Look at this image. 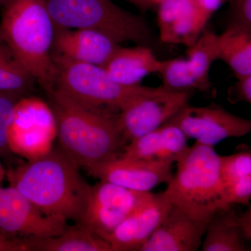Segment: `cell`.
<instances>
[{
  "mask_svg": "<svg viewBox=\"0 0 251 251\" xmlns=\"http://www.w3.org/2000/svg\"><path fill=\"white\" fill-rule=\"evenodd\" d=\"M220 173L224 185L251 176L250 149L229 156H220Z\"/></svg>",
  "mask_w": 251,
  "mask_h": 251,
  "instance_id": "obj_24",
  "label": "cell"
},
{
  "mask_svg": "<svg viewBox=\"0 0 251 251\" xmlns=\"http://www.w3.org/2000/svg\"><path fill=\"white\" fill-rule=\"evenodd\" d=\"M173 163L120 156L84 168L100 181H108L140 192H150L158 185L168 184L173 176Z\"/></svg>",
  "mask_w": 251,
  "mask_h": 251,
  "instance_id": "obj_13",
  "label": "cell"
},
{
  "mask_svg": "<svg viewBox=\"0 0 251 251\" xmlns=\"http://www.w3.org/2000/svg\"><path fill=\"white\" fill-rule=\"evenodd\" d=\"M54 88L81 103L120 113L127 102L146 86H126L110 78L103 68L72 61H54Z\"/></svg>",
  "mask_w": 251,
  "mask_h": 251,
  "instance_id": "obj_6",
  "label": "cell"
},
{
  "mask_svg": "<svg viewBox=\"0 0 251 251\" xmlns=\"http://www.w3.org/2000/svg\"><path fill=\"white\" fill-rule=\"evenodd\" d=\"M210 219H192L179 208L173 205L140 251L199 250Z\"/></svg>",
  "mask_w": 251,
  "mask_h": 251,
  "instance_id": "obj_17",
  "label": "cell"
},
{
  "mask_svg": "<svg viewBox=\"0 0 251 251\" xmlns=\"http://www.w3.org/2000/svg\"><path fill=\"white\" fill-rule=\"evenodd\" d=\"M230 24H237L251 29V0H229Z\"/></svg>",
  "mask_w": 251,
  "mask_h": 251,
  "instance_id": "obj_27",
  "label": "cell"
},
{
  "mask_svg": "<svg viewBox=\"0 0 251 251\" xmlns=\"http://www.w3.org/2000/svg\"><path fill=\"white\" fill-rule=\"evenodd\" d=\"M151 193L100 181L91 187L87 207L80 223L105 240L150 198Z\"/></svg>",
  "mask_w": 251,
  "mask_h": 251,
  "instance_id": "obj_11",
  "label": "cell"
},
{
  "mask_svg": "<svg viewBox=\"0 0 251 251\" xmlns=\"http://www.w3.org/2000/svg\"><path fill=\"white\" fill-rule=\"evenodd\" d=\"M188 148L187 138L181 129L165 122L156 129L125 145L120 156L174 163Z\"/></svg>",
  "mask_w": 251,
  "mask_h": 251,
  "instance_id": "obj_19",
  "label": "cell"
},
{
  "mask_svg": "<svg viewBox=\"0 0 251 251\" xmlns=\"http://www.w3.org/2000/svg\"><path fill=\"white\" fill-rule=\"evenodd\" d=\"M5 177H6V169H5L2 163L0 161V186H1L2 181H4Z\"/></svg>",
  "mask_w": 251,
  "mask_h": 251,
  "instance_id": "obj_33",
  "label": "cell"
},
{
  "mask_svg": "<svg viewBox=\"0 0 251 251\" xmlns=\"http://www.w3.org/2000/svg\"><path fill=\"white\" fill-rule=\"evenodd\" d=\"M226 205H249L251 198V176L224 184Z\"/></svg>",
  "mask_w": 251,
  "mask_h": 251,
  "instance_id": "obj_25",
  "label": "cell"
},
{
  "mask_svg": "<svg viewBox=\"0 0 251 251\" xmlns=\"http://www.w3.org/2000/svg\"><path fill=\"white\" fill-rule=\"evenodd\" d=\"M67 226V220L42 214L16 188L0 186V234L5 237L31 242L59 235Z\"/></svg>",
  "mask_w": 251,
  "mask_h": 251,
  "instance_id": "obj_9",
  "label": "cell"
},
{
  "mask_svg": "<svg viewBox=\"0 0 251 251\" xmlns=\"http://www.w3.org/2000/svg\"><path fill=\"white\" fill-rule=\"evenodd\" d=\"M202 243V251H248L251 239V204L242 215L231 204L211 218Z\"/></svg>",
  "mask_w": 251,
  "mask_h": 251,
  "instance_id": "obj_18",
  "label": "cell"
},
{
  "mask_svg": "<svg viewBox=\"0 0 251 251\" xmlns=\"http://www.w3.org/2000/svg\"><path fill=\"white\" fill-rule=\"evenodd\" d=\"M192 94L193 92H171L163 86L146 87L130 99L119 113L124 145L161 126L187 105Z\"/></svg>",
  "mask_w": 251,
  "mask_h": 251,
  "instance_id": "obj_7",
  "label": "cell"
},
{
  "mask_svg": "<svg viewBox=\"0 0 251 251\" xmlns=\"http://www.w3.org/2000/svg\"><path fill=\"white\" fill-rule=\"evenodd\" d=\"M4 40H3L2 36H1V34H0V43L3 42Z\"/></svg>",
  "mask_w": 251,
  "mask_h": 251,
  "instance_id": "obj_36",
  "label": "cell"
},
{
  "mask_svg": "<svg viewBox=\"0 0 251 251\" xmlns=\"http://www.w3.org/2000/svg\"><path fill=\"white\" fill-rule=\"evenodd\" d=\"M218 37L206 31L197 41L188 47V59L163 61L161 74L163 87L175 92H209L211 84L209 71L213 62L219 58Z\"/></svg>",
  "mask_w": 251,
  "mask_h": 251,
  "instance_id": "obj_12",
  "label": "cell"
},
{
  "mask_svg": "<svg viewBox=\"0 0 251 251\" xmlns=\"http://www.w3.org/2000/svg\"><path fill=\"white\" fill-rule=\"evenodd\" d=\"M128 2L136 6L142 12H146L153 6V0H126Z\"/></svg>",
  "mask_w": 251,
  "mask_h": 251,
  "instance_id": "obj_32",
  "label": "cell"
},
{
  "mask_svg": "<svg viewBox=\"0 0 251 251\" xmlns=\"http://www.w3.org/2000/svg\"><path fill=\"white\" fill-rule=\"evenodd\" d=\"M163 62L158 60L152 50L145 46L115 50L103 69L110 78L121 85H139L144 77L153 73H161Z\"/></svg>",
  "mask_w": 251,
  "mask_h": 251,
  "instance_id": "obj_20",
  "label": "cell"
},
{
  "mask_svg": "<svg viewBox=\"0 0 251 251\" xmlns=\"http://www.w3.org/2000/svg\"><path fill=\"white\" fill-rule=\"evenodd\" d=\"M30 251H112L110 244L81 223L54 237L28 242Z\"/></svg>",
  "mask_w": 251,
  "mask_h": 251,
  "instance_id": "obj_21",
  "label": "cell"
},
{
  "mask_svg": "<svg viewBox=\"0 0 251 251\" xmlns=\"http://www.w3.org/2000/svg\"><path fill=\"white\" fill-rule=\"evenodd\" d=\"M219 58L229 66L236 76L251 75V29L237 24L218 37Z\"/></svg>",
  "mask_w": 251,
  "mask_h": 251,
  "instance_id": "obj_22",
  "label": "cell"
},
{
  "mask_svg": "<svg viewBox=\"0 0 251 251\" xmlns=\"http://www.w3.org/2000/svg\"><path fill=\"white\" fill-rule=\"evenodd\" d=\"M47 6L59 27L99 31L118 44L131 41L148 46L152 41L144 18L112 0H47Z\"/></svg>",
  "mask_w": 251,
  "mask_h": 251,
  "instance_id": "obj_5",
  "label": "cell"
},
{
  "mask_svg": "<svg viewBox=\"0 0 251 251\" xmlns=\"http://www.w3.org/2000/svg\"><path fill=\"white\" fill-rule=\"evenodd\" d=\"M176 163V173L166 190L173 205L200 221L210 219L227 206L220 156L214 147L196 142Z\"/></svg>",
  "mask_w": 251,
  "mask_h": 251,
  "instance_id": "obj_4",
  "label": "cell"
},
{
  "mask_svg": "<svg viewBox=\"0 0 251 251\" xmlns=\"http://www.w3.org/2000/svg\"><path fill=\"white\" fill-rule=\"evenodd\" d=\"M160 39L166 44L191 47L212 16L193 0H173L158 5Z\"/></svg>",
  "mask_w": 251,
  "mask_h": 251,
  "instance_id": "obj_16",
  "label": "cell"
},
{
  "mask_svg": "<svg viewBox=\"0 0 251 251\" xmlns=\"http://www.w3.org/2000/svg\"><path fill=\"white\" fill-rule=\"evenodd\" d=\"M173 206L166 191L150 198L122 223L105 240L112 251H140Z\"/></svg>",
  "mask_w": 251,
  "mask_h": 251,
  "instance_id": "obj_14",
  "label": "cell"
},
{
  "mask_svg": "<svg viewBox=\"0 0 251 251\" xmlns=\"http://www.w3.org/2000/svg\"><path fill=\"white\" fill-rule=\"evenodd\" d=\"M36 82L6 43H0V92L22 99L30 96Z\"/></svg>",
  "mask_w": 251,
  "mask_h": 251,
  "instance_id": "obj_23",
  "label": "cell"
},
{
  "mask_svg": "<svg viewBox=\"0 0 251 251\" xmlns=\"http://www.w3.org/2000/svg\"><path fill=\"white\" fill-rule=\"evenodd\" d=\"M236 77L237 82L227 90V100L231 104L239 102L251 103V75Z\"/></svg>",
  "mask_w": 251,
  "mask_h": 251,
  "instance_id": "obj_26",
  "label": "cell"
},
{
  "mask_svg": "<svg viewBox=\"0 0 251 251\" xmlns=\"http://www.w3.org/2000/svg\"><path fill=\"white\" fill-rule=\"evenodd\" d=\"M0 251H30L27 241L12 239L0 234Z\"/></svg>",
  "mask_w": 251,
  "mask_h": 251,
  "instance_id": "obj_29",
  "label": "cell"
},
{
  "mask_svg": "<svg viewBox=\"0 0 251 251\" xmlns=\"http://www.w3.org/2000/svg\"><path fill=\"white\" fill-rule=\"evenodd\" d=\"M20 99L15 96L0 92V120L8 128L14 122L15 108Z\"/></svg>",
  "mask_w": 251,
  "mask_h": 251,
  "instance_id": "obj_28",
  "label": "cell"
},
{
  "mask_svg": "<svg viewBox=\"0 0 251 251\" xmlns=\"http://www.w3.org/2000/svg\"><path fill=\"white\" fill-rule=\"evenodd\" d=\"M119 46L111 38L99 31L54 25L52 59L53 62L72 61L103 67Z\"/></svg>",
  "mask_w": 251,
  "mask_h": 251,
  "instance_id": "obj_15",
  "label": "cell"
},
{
  "mask_svg": "<svg viewBox=\"0 0 251 251\" xmlns=\"http://www.w3.org/2000/svg\"><path fill=\"white\" fill-rule=\"evenodd\" d=\"M201 9L212 15L226 1L229 0H193Z\"/></svg>",
  "mask_w": 251,
  "mask_h": 251,
  "instance_id": "obj_30",
  "label": "cell"
},
{
  "mask_svg": "<svg viewBox=\"0 0 251 251\" xmlns=\"http://www.w3.org/2000/svg\"><path fill=\"white\" fill-rule=\"evenodd\" d=\"M61 149L85 168L121 156L119 114L90 106L54 88L46 93Z\"/></svg>",
  "mask_w": 251,
  "mask_h": 251,
  "instance_id": "obj_2",
  "label": "cell"
},
{
  "mask_svg": "<svg viewBox=\"0 0 251 251\" xmlns=\"http://www.w3.org/2000/svg\"><path fill=\"white\" fill-rule=\"evenodd\" d=\"M56 136L55 121L49 103L30 96L18 100L14 122L8 128L11 152L28 161L34 159L52 150Z\"/></svg>",
  "mask_w": 251,
  "mask_h": 251,
  "instance_id": "obj_8",
  "label": "cell"
},
{
  "mask_svg": "<svg viewBox=\"0 0 251 251\" xmlns=\"http://www.w3.org/2000/svg\"><path fill=\"white\" fill-rule=\"evenodd\" d=\"M166 123L177 126L187 138L214 147L228 138H240L251 130V120L238 117L212 102L204 107L185 105Z\"/></svg>",
  "mask_w": 251,
  "mask_h": 251,
  "instance_id": "obj_10",
  "label": "cell"
},
{
  "mask_svg": "<svg viewBox=\"0 0 251 251\" xmlns=\"http://www.w3.org/2000/svg\"><path fill=\"white\" fill-rule=\"evenodd\" d=\"M0 34L46 93L52 90L57 75L52 59L54 23L47 0H7L1 7Z\"/></svg>",
  "mask_w": 251,
  "mask_h": 251,
  "instance_id": "obj_3",
  "label": "cell"
},
{
  "mask_svg": "<svg viewBox=\"0 0 251 251\" xmlns=\"http://www.w3.org/2000/svg\"><path fill=\"white\" fill-rule=\"evenodd\" d=\"M6 1H7V0H0V8H1V9Z\"/></svg>",
  "mask_w": 251,
  "mask_h": 251,
  "instance_id": "obj_35",
  "label": "cell"
},
{
  "mask_svg": "<svg viewBox=\"0 0 251 251\" xmlns=\"http://www.w3.org/2000/svg\"><path fill=\"white\" fill-rule=\"evenodd\" d=\"M170 1H173V0H153V6H158V4H162V3Z\"/></svg>",
  "mask_w": 251,
  "mask_h": 251,
  "instance_id": "obj_34",
  "label": "cell"
},
{
  "mask_svg": "<svg viewBox=\"0 0 251 251\" xmlns=\"http://www.w3.org/2000/svg\"><path fill=\"white\" fill-rule=\"evenodd\" d=\"M11 151L8 140V127L0 120V154Z\"/></svg>",
  "mask_w": 251,
  "mask_h": 251,
  "instance_id": "obj_31",
  "label": "cell"
},
{
  "mask_svg": "<svg viewBox=\"0 0 251 251\" xmlns=\"http://www.w3.org/2000/svg\"><path fill=\"white\" fill-rule=\"evenodd\" d=\"M72 158L60 149L6 170L9 186L16 188L36 209L80 223L91 187Z\"/></svg>",
  "mask_w": 251,
  "mask_h": 251,
  "instance_id": "obj_1",
  "label": "cell"
}]
</instances>
